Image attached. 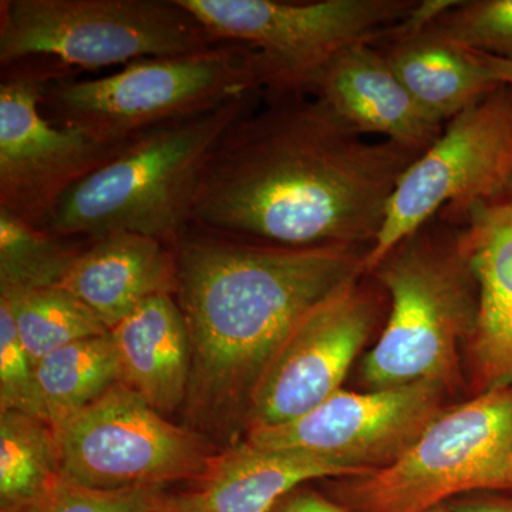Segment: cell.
I'll return each instance as SVG.
<instances>
[{"label":"cell","mask_w":512,"mask_h":512,"mask_svg":"<svg viewBox=\"0 0 512 512\" xmlns=\"http://www.w3.org/2000/svg\"><path fill=\"white\" fill-rule=\"evenodd\" d=\"M266 93L212 150L191 227L282 247H373L394 188L424 151L367 140L306 93Z\"/></svg>","instance_id":"cell-1"},{"label":"cell","mask_w":512,"mask_h":512,"mask_svg":"<svg viewBox=\"0 0 512 512\" xmlns=\"http://www.w3.org/2000/svg\"><path fill=\"white\" fill-rule=\"evenodd\" d=\"M369 275L386 292L390 311L382 336L363 360V382L370 390L420 382L450 389L458 346L470 339L478 311L461 218L440 211Z\"/></svg>","instance_id":"cell-3"},{"label":"cell","mask_w":512,"mask_h":512,"mask_svg":"<svg viewBox=\"0 0 512 512\" xmlns=\"http://www.w3.org/2000/svg\"><path fill=\"white\" fill-rule=\"evenodd\" d=\"M33 404L35 363L19 338L9 302L0 298V412L33 414Z\"/></svg>","instance_id":"cell-26"},{"label":"cell","mask_w":512,"mask_h":512,"mask_svg":"<svg viewBox=\"0 0 512 512\" xmlns=\"http://www.w3.org/2000/svg\"><path fill=\"white\" fill-rule=\"evenodd\" d=\"M360 279L312 309L276 350L249 399V430L299 419L342 389L380 312L379 293Z\"/></svg>","instance_id":"cell-13"},{"label":"cell","mask_w":512,"mask_h":512,"mask_svg":"<svg viewBox=\"0 0 512 512\" xmlns=\"http://www.w3.org/2000/svg\"><path fill=\"white\" fill-rule=\"evenodd\" d=\"M454 512H512L510 498H491V500L466 501L453 504Z\"/></svg>","instance_id":"cell-28"},{"label":"cell","mask_w":512,"mask_h":512,"mask_svg":"<svg viewBox=\"0 0 512 512\" xmlns=\"http://www.w3.org/2000/svg\"><path fill=\"white\" fill-rule=\"evenodd\" d=\"M90 242L32 227L0 211V295L59 286Z\"/></svg>","instance_id":"cell-21"},{"label":"cell","mask_w":512,"mask_h":512,"mask_svg":"<svg viewBox=\"0 0 512 512\" xmlns=\"http://www.w3.org/2000/svg\"><path fill=\"white\" fill-rule=\"evenodd\" d=\"M343 490L357 512H423L468 491L512 493V383L444 409L392 466Z\"/></svg>","instance_id":"cell-7"},{"label":"cell","mask_w":512,"mask_h":512,"mask_svg":"<svg viewBox=\"0 0 512 512\" xmlns=\"http://www.w3.org/2000/svg\"><path fill=\"white\" fill-rule=\"evenodd\" d=\"M362 474L301 453H271L241 441L218 453L208 473L187 490L165 493L157 512H272L308 481Z\"/></svg>","instance_id":"cell-16"},{"label":"cell","mask_w":512,"mask_h":512,"mask_svg":"<svg viewBox=\"0 0 512 512\" xmlns=\"http://www.w3.org/2000/svg\"><path fill=\"white\" fill-rule=\"evenodd\" d=\"M220 43L180 0H2L0 63L100 69Z\"/></svg>","instance_id":"cell-6"},{"label":"cell","mask_w":512,"mask_h":512,"mask_svg":"<svg viewBox=\"0 0 512 512\" xmlns=\"http://www.w3.org/2000/svg\"><path fill=\"white\" fill-rule=\"evenodd\" d=\"M69 73L40 59L2 66L0 211L47 231L63 198L119 156L131 140L103 143L47 119L42 110L45 86Z\"/></svg>","instance_id":"cell-10"},{"label":"cell","mask_w":512,"mask_h":512,"mask_svg":"<svg viewBox=\"0 0 512 512\" xmlns=\"http://www.w3.org/2000/svg\"><path fill=\"white\" fill-rule=\"evenodd\" d=\"M110 336L121 383L164 416L184 406L190 386L191 342L174 295L147 299L110 329Z\"/></svg>","instance_id":"cell-18"},{"label":"cell","mask_w":512,"mask_h":512,"mask_svg":"<svg viewBox=\"0 0 512 512\" xmlns=\"http://www.w3.org/2000/svg\"><path fill=\"white\" fill-rule=\"evenodd\" d=\"M53 431L62 477L97 490L192 484L218 456L201 431L171 423L121 382Z\"/></svg>","instance_id":"cell-8"},{"label":"cell","mask_w":512,"mask_h":512,"mask_svg":"<svg viewBox=\"0 0 512 512\" xmlns=\"http://www.w3.org/2000/svg\"><path fill=\"white\" fill-rule=\"evenodd\" d=\"M119 382V359L110 332L64 346L36 363L33 416L56 426Z\"/></svg>","instance_id":"cell-20"},{"label":"cell","mask_w":512,"mask_h":512,"mask_svg":"<svg viewBox=\"0 0 512 512\" xmlns=\"http://www.w3.org/2000/svg\"><path fill=\"white\" fill-rule=\"evenodd\" d=\"M303 93L325 103L362 136L421 151L446 126L421 109L373 43L340 50L313 74Z\"/></svg>","instance_id":"cell-15"},{"label":"cell","mask_w":512,"mask_h":512,"mask_svg":"<svg viewBox=\"0 0 512 512\" xmlns=\"http://www.w3.org/2000/svg\"><path fill=\"white\" fill-rule=\"evenodd\" d=\"M247 94L143 131L60 202L49 231L101 238L119 232L165 244L190 227L205 164L235 121L256 106Z\"/></svg>","instance_id":"cell-4"},{"label":"cell","mask_w":512,"mask_h":512,"mask_svg":"<svg viewBox=\"0 0 512 512\" xmlns=\"http://www.w3.org/2000/svg\"><path fill=\"white\" fill-rule=\"evenodd\" d=\"M446 387L420 382L369 393L339 392L299 419L248 430L259 451L301 453L366 476L392 466L443 412Z\"/></svg>","instance_id":"cell-12"},{"label":"cell","mask_w":512,"mask_h":512,"mask_svg":"<svg viewBox=\"0 0 512 512\" xmlns=\"http://www.w3.org/2000/svg\"><path fill=\"white\" fill-rule=\"evenodd\" d=\"M0 298L9 302L19 338L35 366L64 346L110 332L89 306L60 286Z\"/></svg>","instance_id":"cell-23"},{"label":"cell","mask_w":512,"mask_h":512,"mask_svg":"<svg viewBox=\"0 0 512 512\" xmlns=\"http://www.w3.org/2000/svg\"><path fill=\"white\" fill-rule=\"evenodd\" d=\"M269 87L271 74L255 49L220 42L188 55L136 60L101 79L57 76L45 86L42 110L57 126L121 143Z\"/></svg>","instance_id":"cell-5"},{"label":"cell","mask_w":512,"mask_h":512,"mask_svg":"<svg viewBox=\"0 0 512 512\" xmlns=\"http://www.w3.org/2000/svg\"><path fill=\"white\" fill-rule=\"evenodd\" d=\"M220 42L251 46L262 56L271 87L303 93L340 50L376 43L416 8L414 0H180Z\"/></svg>","instance_id":"cell-9"},{"label":"cell","mask_w":512,"mask_h":512,"mask_svg":"<svg viewBox=\"0 0 512 512\" xmlns=\"http://www.w3.org/2000/svg\"><path fill=\"white\" fill-rule=\"evenodd\" d=\"M476 55L498 83L512 86V60L497 59V57L480 55V53Z\"/></svg>","instance_id":"cell-29"},{"label":"cell","mask_w":512,"mask_h":512,"mask_svg":"<svg viewBox=\"0 0 512 512\" xmlns=\"http://www.w3.org/2000/svg\"><path fill=\"white\" fill-rule=\"evenodd\" d=\"M165 487L97 490L60 477L32 500L0 512H157Z\"/></svg>","instance_id":"cell-25"},{"label":"cell","mask_w":512,"mask_h":512,"mask_svg":"<svg viewBox=\"0 0 512 512\" xmlns=\"http://www.w3.org/2000/svg\"><path fill=\"white\" fill-rule=\"evenodd\" d=\"M60 477L53 427L33 414L0 412V510L32 500Z\"/></svg>","instance_id":"cell-22"},{"label":"cell","mask_w":512,"mask_h":512,"mask_svg":"<svg viewBox=\"0 0 512 512\" xmlns=\"http://www.w3.org/2000/svg\"><path fill=\"white\" fill-rule=\"evenodd\" d=\"M373 45L421 109L441 124L501 84L476 53L446 39L431 25L420 30L393 26Z\"/></svg>","instance_id":"cell-19"},{"label":"cell","mask_w":512,"mask_h":512,"mask_svg":"<svg viewBox=\"0 0 512 512\" xmlns=\"http://www.w3.org/2000/svg\"><path fill=\"white\" fill-rule=\"evenodd\" d=\"M463 221L478 289L476 326L467 340L481 392L512 383V181L467 210H448Z\"/></svg>","instance_id":"cell-14"},{"label":"cell","mask_w":512,"mask_h":512,"mask_svg":"<svg viewBox=\"0 0 512 512\" xmlns=\"http://www.w3.org/2000/svg\"><path fill=\"white\" fill-rule=\"evenodd\" d=\"M59 286L89 306L110 330L147 299L175 295L174 249L130 232L92 239Z\"/></svg>","instance_id":"cell-17"},{"label":"cell","mask_w":512,"mask_h":512,"mask_svg":"<svg viewBox=\"0 0 512 512\" xmlns=\"http://www.w3.org/2000/svg\"><path fill=\"white\" fill-rule=\"evenodd\" d=\"M423 512H454V507L453 504L444 501V503L433 505V507L427 508Z\"/></svg>","instance_id":"cell-30"},{"label":"cell","mask_w":512,"mask_h":512,"mask_svg":"<svg viewBox=\"0 0 512 512\" xmlns=\"http://www.w3.org/2000/svg\"><path fill=\"white\" fill-rule=\"evenodd\" d=\"M187 322L191 429L222 434L247 417L276 350L312 309L366 274L370 245L282 247L188 227L173 245Z\"/></svg>","instance_id":"cell-2"},{"label":"cell","mask_w":512,"mask_h":512,"mask_svg":"<svg viewBox=\"0 0 512 512\" xmlns=\"http://www.w3.org/2000/svg\"><path fill=\"white\" fill-rule=\"evenodd\" d=\"M512 181V86L501 83L447 121L402 175L366 258L370 274L404 238L444 208L467 210Z\"/></svg>","instance_id":"cell-11"},{"label":"cell","mask_w":512,"mask_h":512,"mask_svg":"<svg viewBox=\"0 0 512 512\" xmlns=\"http://www.w3.org/2000/svg\"><path fill=\"white\" fill-rule=\"evenodd\" d=\"M272 512H350L346 508L333 503L311 488H295L286 494Z\"/></svg>","instance_id":"cell-27"},{"label":"cell","mask_w":512,"mask_h":512,"mask_svg":"<svg viewBox=\"0 0 512 512\" xmlns=\"http://www.w3.org/2000/svg\"><path fill=\"white\" fill-rule=\"evenodd\" d=\"M430 25L470 52L512 60V0L456 2Z\"/></svg>","instance_id":"cell-24"}]
</instances>
